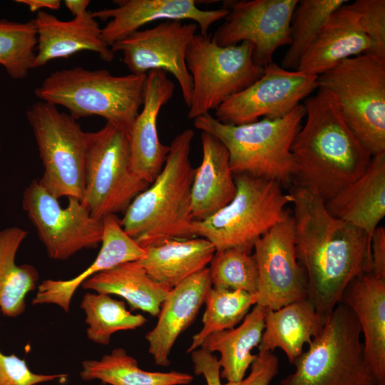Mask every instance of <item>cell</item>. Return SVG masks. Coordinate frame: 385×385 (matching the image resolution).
<instances>
[{"instance_id": "obj_1", "label": "cell", "mask_w": 385, "mask_h": 385, "mask_svg": "<svg viewBox=\"0 0 385 385\" xmlns=\"http://www.w3.org/2000/svg\"><path fill=\"white\" fill-rule=\"evenodd\" d=\"M293 221L297 257L307 281V299L323 324L340 303L348 284L371 272V238L332 216L325 201L294 185Z\"/></svg>"}, {"instance_id": "obj_2", "label": "cell", "mask_w": 385, "mask_h": 385, "mask_svg": "<svg viewBox=\"0 0 385 385\" xmlns=\"http://www.w3.org/2000/svg\"><path fill=\"white\" fill-rule=\"evenodd\" d=\"M303 105L306 120L291 148L296 167L293 185L326 202L360 178L372 155L346 123L330 92L318 88Z\"/></svg>"}, {"instance_id": "obj_3", "label": "cell", "mask_w": 385, "mask_h": 385, "mask_svg": "<svg viewBox=\"0 0 385 385\" xmlns=\"http://www.w3.org/2000/svg\"><path fill=\"white\" fill-rule=\"evenodd\" d=\"M193 137L188 128L174 138L159 175L124 212L121 225L142 248L194 237L191 188L195 168L190 160Z\"/></svg>"}, {"instance_id": "obj_4", "label": "cell", "mask_w": 385, "mask_h": 385, "mask_svg": "<svg viewBox=\"0 0 385 385\" xmlns=\"http://www.w3.org/2000/svg\"><path fill=\"white\" fill-rule=\"evenodd\" d=\"M305 114L304 105L299 104L277 118L230 125L220 122L209 113L195 118L193 124L224 145L234 175L246 174L285 185L293 183L294 178L291 148Z\"/></svg>"}, {"instance_id": "obj_5", "label": "cell", "mask_w": 385, "mask_h": 385, "mask_svg": "<svg viewBox=\"0 0 385 385\" xmlns=\"http://www.w3.org/2000/svg\"><path fill=\"white\" fill-rule=\"evenodd\" d=\"M146 76H118L76 66L53 72L34 93L42 101L66 108L76 120L98 115L129 135L143 106Z\"/></svg>"}, {"instance_id": "obj_6", "label": "cell", "mask_w": 385, "mask_h": 385, "mask_svg": "<svg viewBox=\"0 0 385 385\" xmlns=\"http://www.w3.org/2000/svg\"><path fill=\"white\" fill-rule=\"evenodd\" d=\"M358 320L339 303L279 385H377Z\"/></svg>"}, {"instance_id": "obj_7", "label": "cell", "mask_w": 385, "mask_h": 385, "mask_svg": "<svg viewBox=\"0 0 385 385\" xmlns=\"http://www.w3.org/2000/svg\"><path fill=\"white\" fill-rule=\"evenodd\" d=\"M234 178L236 193L230 202L192 222L193 236L210 241L215 252L231 247L252 251L258 239L287 217L286 206L293 201L275 181L246 174Z\"/></svg>"}, {"instance_id": "obj_8", "label": "cell", "mask_w": 385, "mask_h": 385, "mask_svg": "<svg viewBox=\"0 0 385 385\" xmlns=\"http://www.w3.org/2000/svg\"><path fill=\"white\" fill-rule=\"evenodd\" d=\"M317 81L337 99L346 123L371 155L385 153V61L363 53L344 60Z\"/></svg>"}, {"instance_id": "obj_9", "label": "cell", "mask_w": 385, "mask_h": 385, "mask_svg": "<svg viewBox=\"0 0 385 385\" xmlns=\"http://www.w3.org/2000/svg\"><path fill=\"white\" fill-rule=\"evenodd\" d=\"M86 140L81 202L98 220L124 212L150 185L133 170L129 135L106 123L100 130L87 133Z\"/></svg>"}, {"instance_id": "obj_10", "label": "cell", "mask_w": 385, "mask_h": 385, "mask_svg": "<svg viewBox=\"0 0 385 385\" xmlns=\"http://www.w3.org/2000/svg\"><path fill=\"white\" fill-rule=\"evenodd\" d=\"M211 36L196 34L187 48L185 61L192 81L189 119L216 110L255 82L264 71L253 61L251 43L220 46Z\"/></svg>"}, {"instance_id": "obj_11", "label": "cell", "mask_w": 385, "mask_h": 385, "mask_svg": "<svg viewBox=\"0 0 385 385\" xmlns=\"http://www.w3.org/2000/svg\"><path fill=\"white\" fill-rule=\"evenodd\" d=\"M26 118L44 169L40 183L57 199L75 197L81 201L87 132L68 113L42 101L30 107Z\"/></svg>"}, {"instance_id": "obj_12", "label": "cell", "mask_w": 385, "mask_h": 385, "mask_svg": "<svg viewBox=\"0 0 385 385\" xmlns=\"http://www.w3.org/2000/svg\"><path fill=\"white\" fill-rule=\"evenodd\" d=\"M68 200L67 207H62L58 199L36 180L23 193V210L48 256L56 260H66L80 250L96 247L103 238V220L93 217L78 199Z\"/></svg>"}, {"instance_id": "obj_13", "label": "cell", "mask_w": 385, "mask_h": 385, "mask_svg": "<svg viewBox=\"0 0 385 385\" xmlns=\"http://www.w3.org/2000/svg\"><path fill=\"white\" fill-rule=\"evenodd\" d=\"M298 0H227L225 21L212 41L220 46H235L243 41L253 45V61L259 66L273 62L278 48L289 46L290 23Z\"/></svg>"}, {"instance_id": "obj_14", "label": "cell", "mask_w": 385, "mask_h": 385, "mask_svg": "<svg viewBox=\"0 0 385 385\" xmlns=\"http://www.w3.org/2000/svg\"><path fill=\"white\" fill-rule=\"evenodd\" d=\"M318 76L287 70L272 62L262 75L215 110V118L230 125L252 123L260 117L281 118L318 89Z\"/></svg>"}, {"instance_id": "obj_15", "label": "cell", "mask_w": 385, "mask_h": 385, "mask_svg": "<svg viewBox=\"0 0 385 385\" xmlns=\"http://www.w3.org/2000/svg\"><path fill=\"white\" fill-rule=\"evenodd\" d=\"M196 24L181 21H163L155 26L138 30L111 46L121 52L123 62L130 73L147 74L160 70L171 73L179 84L185 105L189 108L192 92V77L187 68V48L196 34Z\"/></svg>"}, {"instance_id": "obj_16", "label": "cell", "mask_w": 385, "mask_h": 385, "mask_svg": "<svg viewBox=\"0 0 385 385\" xmlns=\"http://www.w3.org/2000/svg\"><path fill=\"white\" fill-rule=\"evenodd\" d=\"M258 271L256 304L278 309L307 298V281L298 262L292 216L280 222L255 243Z\"/></svg>"}, {"instance_id": "obj_17", "label": "cell", "mask_w": 385, "mask_h": 385, "mask_svg": "<svg viewBox=\"0 0 385 385\" xmlns=\"http://www.w3.org/2000/svg\"><path fill=\"white\" fill-rule=\"evenodd\" d=\"M116 7L92 12L96 19L109 20L101 29L103 41L111 46L139 30L143 26L157 21L191 20L200 34L207 35L210 26L225 17L228 9H200L195 0H119Z\"/></svg>"}, {"instance_id": "obj_18", "label": "cell", "mask_w": 385, "mask_h": 385, "mask_svg": "<svg viewBox=\"0 0 385 385\" xmlns=\"http://www.w3.org/2000/svg\"><path fill=\"white\" fill-rule=\"evenodd\" d=\"M174 83L167 73L150 71L147 73L142 110L129 134L131 166L142 180L151 184L160 173L170 145L159 138L157 122L160 109L173 97Z\"/></svg>"}, {"instance_id": "obj_19", "label": "cell", "mask_w": 385, "mask_h": 385, "mask_svg": "<svg viewBox=\"0 0 385 385\" xmlns=\"http://www.w3.org/2000/svg\"><path fill=\"white\" fill-rule=\"evenodd\" d=\"M211 287L210 271L206 267L170 291L161 304L156 325L145 335L148 352L157 365H170L174 344L195 319Z\"/></svg>"}, {"instance_id": "obj_20", "label": "cell", "mask_w": 385, "mask_h": 385, "mask_svg": "<svg viewBox=\"0 0 385 385\" xmlns=\"http://www.w3.org/2000/svg\"><path fill=\"white\" fill-rule=\"evenodd\" d=\"M370 48L360 15L347 2L328 18L296 70L319 76L344 60L367 53Z\"/></svg>"}, {"instance_id": "obj_21", "label": "cell", "mask_w": 385, "mask_h": 385, "mask_svg": "<svg viewBox=\"0 0 385 385\" xmlns=\"http://www.w3.org/2000/svg\"><path fill=\"white\" fill-rule=\"evenodd\" d=\"M34 20L37 29V52L33 68L83 51L96 53L106 62H111L114 58V53L101 38V29L97 19L89 11L72 20L62 21L41 10L37 12Z\"/></svg>"}, {"instance_id": "obj_22", "label": "cell", "mask_w": 385, "mask_h": 385, "mask_svg": "<svg viewBox=\"0 0 385 385\" xmlns=\"http://www.w3.org/2000/svg\"><path fill=\"white\" fill-rule=\"evenodd\" d=\"M103 222L101 247L93 262L72 279L43 280L37 287L33 304H56L68 312L74 293L85 280L99 272L125 262L140 260L145 256V250L124 231L116 215L106 216Z\"/></svg>"}, {"instance_id": "obj_23", "label": "cell", "mask_w": 385, "mask_h": 385, "mask_svg": "<svg viewBox=\"0 0 385 385\" xmlns=\"http://www.w3.org/2000/svg\"><path fill=\"white\" fill-rule=\"evenodd\" d=\"M340 303L355 314L369 365L379 384H385V279L364 273L345 289Z\"/></svg>"}, {"instance_id": "obj_24", "label": "cell", "mask_w": 385, "mask_h": 385, "mask_svg": "<svg viewBox=\"0 0 385 385\" xmlns=\"http://www.w3.org/2000/svg\"><path fill=\"white\" fill-rule=\"evenodd\" d=\"M325 206L332 216L371 238L385 216V153L373 155L366 172L326 201Z\"/></svg>"}, {"instance_id": "obj_25", "label": "cell", "mask_w": 385, "mask_h": 385, "mask_svg": "<svg viewBox=\"0 0 385 385\" xmlns=\"http://www.w3.org/2000/svg\"><path fill=\"white\" fill-rule=\"evenodd\" d=\"M201 143L202 160L195 169L191 188L194 221L212 216L230 203L236 193L226 148L217 138L206 132L201 133Z\"/></svg>"}, {"instance_id": "obj_26", "label": "cell", "mask_w": 385, "mask_h": 385, "mask_svg": "<svg viewBox=\"0 0 385 385\" xmlns=\"http://www.w3.org/2000/svg\"><path fill=\"white\" fill-rule=\"evenodd\" d=\"M323 323L312 304L306 298L278 309H267L259 353L282 349L294 364L306 344L319 334Z\"/></svg>"}, {"instance_id": "obj_27", "label": "cell", "mask_w": 385, "mask_h": 385, "mask_svg": "<svg viewBox=\"0 0 385 385\" xmlns=\"http://www.w3.org/2000/svg\"><path fill=\"white\" fill-rule=\"evenodd\" d=\"M143 249L145 256L139 263L152 279L172 289L205 269L215 253L212 244L200 237L168 240Z\"/></svg>"}, {"instance_id": "obj_28", "label": "cell", "mask_w": 385, "mask_h": 385, "mask_svg": "<svg viewBox=\"0 0 385 385\" xmlns=\"http://www.w3.org/2000/svg\"><path fill=\"white\" fill-rule=\"evenodd\" d=\"M267 310L255 304L237 327L213 333L202 343L200 348L220 354V376L227 382L242 380L256 359L252 350L261 341Z\"/></svg>"}, {"instance_id": "obj_29", "label": "cell", "mask_w": 385, "mask_h": 385, "mask_svg": "<svg viewBox=\"0 0 385 385\" xmlns=\"http://www.w3.org/2000/svg\"><path fill=\"white\" fill-rule=\"evenodd\" d=\"M84 289L116 294L124 298L132 309L157 316L161 304L172 288L152 279L138 261L120 264L85 280Z\"/></svg>"}, {"instance_id": "obj_30", "label": "cell", "mask_w": 385, "mask_h": 385, "mask_svg": "<svg viewBox=\"0 0 385 385\" xmlns=\"http://www.w3.org/2000/svg\"><path fill=\"white\" fill-rule=\"evenodd\" d=\"M26 230L11 226L0 230V311L16 317L26 309V295L36 288L37 270L16 263L17 252L26 238Z\"/></svg>"}, {"instance_id": "obj_31", "label": "cell", "mask_w": 385, "mask_h": 385, "mask_svg": "<svg viewBox=\"0 0 385 385\" xmlns=\"http://www.w3.org/2000/svg\"><path fill=\"white\" fill-rule=\"evenodd\" d=\"M80 376L84 381L98 379L110 385H186L193 376L188 373L148 371L123 348H115L99 360H85Z\"/></svg>"}, {"instance_id": "obj_32", "label": "cell", "mask_w": 385, "mask_h": 385, "mask_svg": "<svg viewBox=\"0 0 385 385\" xmlns=\"http://www.w3.org/2000/svg\"><path fill=\"white\" fill-rule=\"evenodd\" d=\"M88 325L86 336L91 342L107 345L115 332L134 330L142 327L146 318L129 312L123 301L109 294L86 292L81 302Z\"/></svg>"}, {"instance_id": "obj_33", "label": "cell", "mask_w": 385, "mask_h": 385, "mask_svg": "<svg viewBox=\"0 0 385 385\" xmlns=\"http://www.w3.org/2000/svg\"><path fill=\"white\" fill-rule=\"evenodd\" d=\"M256 302L255 294L212 287L204 301L205 310L202 319V327L192 337L187 353L200 348L205 339L210 334L235 327Z\"/></svg>"}, {"instance_id": "obj_34", "label": "cell", "mask_w": 385, "mask_h": 385, "mask_svg": "<svg viewBox=\"0 0 385 385\" xmlns=\"http://www.w3.org/2000/svg\"><path fill=\"white\" fill-rule=\"evenodd\" d=\"M348 0H298L290 23V43L282 67L296 70L298 64L331 14Z\"/></svg>"}, {"instance_id": "obj_35", "label": "cell", "mask_w": 385, "mask_h": 385, "mask_svg": "<svg viewBox=\"0 0 385 385\" xmlns=\"http://www.w3.org/2000/svg\"><path fill=\"white\" fill-rule=\"evenodd\" d=\"M37 46L34 19L24 23L0 19V65L14 79L27 77Z\"/></svg>"}, {"instance_id": "obj_36", "label": "cell", "mask_w": 385, "mask_h": 385, "mask_svg": "<svg viewBox=\"0 0 385 385\" xmlns=\"http://www.w3.org/2000/svg\"><path fill=\"white\" fill-rule=\"evenodd\" d=\"M251 252L238 247L216 251L208 267L212 287L255 294L258 271L256 260Z\"/></svg>"}, {"instance_id": "obj_37", "label": "cell", "mask_w": 385, "mask_h": 385, "mask_svg": "<svg viewBox=\"0 0 385 385\" xmlns=\"http://www.w3.org/2000/svg\"><path fill=\"white\" fill-rule=\"evenodd\" d=\"M351 4L371 42L367 53L385 61V1L356 0Z\"/></svg>"}, {"instance_id": "obj_38", "label": "cell", "mask_w": 385, "mask_h": 385, "mask_svg": "<svg viewBox=\"0 0 385 385\" xmlns=\"http://www.w3.org/2000/svg\"><path fill=\"white\" fill-rule=\"evenodd\" d=\"M66 374H39L33 372L25 359L0 350V385H38L66 378Z\"/></svg>"}, {"instance_id": "obj_39", "label": "cell", "mask_w": 385, "mask_h": 385, "mask_svg": "<svg viewBox=\"0 0 385 385\" xmlns=\"http://www.w3.org/2000/svg\"><path fill=\"white\" fill-rule=\"evenodd\" d=\"M250 368L249 374L242 380L224 385H270L279 373V359L272 351L258 353Z\"/></svg>"}, {"instance_id": "obj_40", "label": "cell", "mask_w": 385, "mask_h": 385, "mask_svg": "<svg viewBox=\"0 0 385 385\" xmlns=\"http://www.w3.org/2000/svg\"><path fill=\"white\" fill-rule=\"evenodd\" d=\"M190 354L196 375H202L207 385H222L220 376L221 368L216 356L200 347Z\"/></svg>"}, {"instance_id": "obj_41", "label": "cell", "mask_w": 385, "mask_h": 385, "mask_svg": "<svg viewBox=\"0 0 385 385\" xmlns=\"http://www.w3.org/2000/svg\"><path fill=\"white\" fill-rule=\"evenodd\" d=\"M371 273L385 279V228L379 226L371 238Z\"/></svg>"}, {"instance_id": "obj_42", "label": "cell", "mask_w": 385, "mask_h": 385, "mask_svg": "<svg viewBox=\"0 0 385 385\" xmlns=\"http://www.w3.org/2000/svg\"><path fill=\"white\" fill-rule=\"evenodd\" d=\"M15 1L26 5L32 12H38L43 9L58 10L61 4L60 0H16Z\"/></svg>"}, {"instance_id": "obj_43", "label": "cell", "mask_w": 385, "mask_h": 385, "mask_svg": "<svg viewBox=\"0 0 385 385\" xmlns=\"http://www.w3.org/2000/svg\"><path fill=\"white\" fill-rule=\"evenodd\" d=\"M89 0H65L64 4L74 17L79 16L88 11Z\"/></svg>"}, {"instance_id": "obj_44", "label": "cell", "mask_w": 385, "mask_h": 385, "mask_svg": "<svg viewBox=\"0 0 385 385\" xmlns=\"http://www.w3.org/2000/svg\"><path fill=\"white\" fill-rule=\"evenodd\" d=\"M377 385H385V384H379Z\"/></svg>"}, {"instance_id": "obj_45", "label": "cell", "mask_w": 385, "mask_h": 385, "mask_svg": "<svg viewBox=\"0 0 385 385\" xmlns=\"http://www.w3.org/2000/svg\"><path fill=\"white\" fill-rule=\"evenodd\" d=\"M0 152H1V143H0Z\"/></svg>"}]
</instances>
